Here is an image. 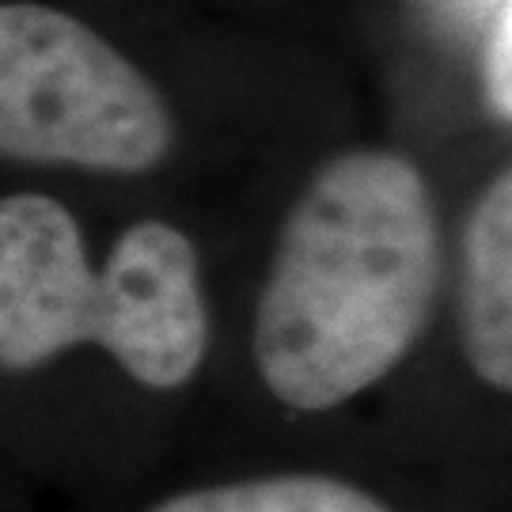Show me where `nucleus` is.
<instances>
[{
    "label": "nucleus",
    "mask_w": 512,
    "mask_h": 512,
    "mask_svg": "<svg viewBox=\"0 0 512 512\" xmlns=\"http://www.w3.org/2000/svg\"><path fill=\"white\" fill-rule=\"evenodd\" d=\"M440 224L421 171L357 148L315 171L281 228L255 308V365L293 410H334L376 387L429 327Z\"/></svg>",
    "instance_id": "f257e3e1"
},
{
    "label": "nucleus",
    "mask_w": 512,
    "mask_h": 512,
    "mask_svg": "<svg viewBox=\"0 0 512 512\" xmlns=\"http://www.w3.org/2000/svg\"><path fill=\"white\" fill-rule=\"evenodd\" d=\"M486 88H490V103L512 118V0L505 4L494 31V46L486 61Z\"/></svg>",
    "instance_id": "0eeeda50"
},
{
    "label": "nucleus",
    "mask_w": 512,
    "mask_h": 512,
    "mask_svg": "<svg viewBox=\"0 0 512 512\" xmlns=\"http://www.w3.org/2000/svg\"><path fill=\"white\" fill-rule=\"evenodd\" d=\"M175 141L164 95L69 12L0 8V152L19 164L152 171Z\"/></svg>",
    "instance_id": "f03ea898"
},
{
    "label": "nucleus",
    "mask_w": 512,
    "mask_h": 512,
    "mask_svg": "<svg viewBox=\"0 0 512 512\" xmlns=\"http://www.w3.org/2000/svg\"><path fill=\"white\" fill-rule=\"evenodd\" d=\"M103 281L73 213L42 194L0 202V365L31 372L95 342Z\"/></svg>",
    "instance_id": "20e7f679"
},
{
    "label": "nucleus",
    "mask_w": 512,
    "mask_h": 512,
    "mask_svg": "<svg viewBox=\"0 0 512 512\" xmlns=\"http://www.w3.org/2000/svg\"><path fill=\"white\" fill-rule=\"evenodd\" d=\"M148 512H391L380 497L327 475H270L186 490Z\"/></svg>",
    "instance_id": "423d86ee"
},
{
    "label": "nucleus",
    "mask_w": 512,
    "mask_h": 512,
    "mask_svg": "<svg viewBox=\"0 0 512 512\" xmlns=\"http://www.w3.org/2000/svg\"><path fill=\"white\" fill-rule=\"evenodd\" d=\"M95 346L152 391L183 387L209 349V304L194 243L164 220H137L99 270Z\"/></svg>",
    "instance_id": "7ed1b4c3"
},
{
    "label": "nucleus",
    "mask_w": 512,
    "mask_h": 512,
    "mask_svg": "<svg viewBox=\"0 0 512 512\" xmlns=\"http://www.w3.org/2000/svg\"><path fill=\"white\" fill-rule=\"evenodd\" d=\"M459 323L475 376L512 395V167L478 194L463 228Z\"/></svg>",
    "instance_id": "39448f33"
}]
</instances>
